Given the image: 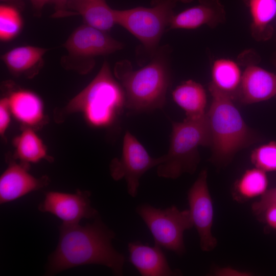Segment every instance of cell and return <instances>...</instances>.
<instances>
[{
  "label": "cell",
  "mask_w": 276,
  "mask_h": 276,
  "mask_svg": "<svg viewBox=\"0 0 276 276\" xmlns=\"http://www.w3.org/2000/svg\"><path fill=\"white\" fill-rule=\"evenodd\" d=\"M274 59H273V64L275 66V67H276V53L274 55Z\"/></svg>",
  "instance_id": "836d02e7"
},
{
  "label": "cell",
  "mask_w": 276,
  "mask_h": 276,
  "mask_svg": "<svg viewBox=\"0 0 276 276\" xmlns=\"http://www.w3.org/2000/svg\"><path fill=\"white\" fill-rule=\"evenodd\" d=\"M48 51L47 49L35 46H20L6 52L1 59L13 75L31 78L42 67L43 57Z\"/></svg>",
  "instance_id": "e0dca14e"
},
{
  "label": "cell",
  "mask_w": 276,
  "mask_h": 276,
  "mask_svg": "<svg viewBox=\"0 0 276 276\" xmlns=\"http://www.w3.org/2000/svg\"><path fill=\"white\" fill-rule=\"evenodd\" d=\"M268 178L264 171L255 167L246 170L237 181L238 194L244 199L262 196L267 190Z\"/></svg>",
  "instance_id": "603a6c76"
},
{
  "label": "cell",
  "mask_w": 276,
  "mask_h": 276,
  "mask_svg": "<svg viewBox=\"0 0 276 276\" xmlns=\"http://www.w3.org/2000/svg\"><path fill=\"white\" fill-rule=\"evenodd\" d=\"M67 10L73 15H80L84 24L108 32L116 25L114 9L106 0H69Z\"/></svg>",
  "instance_id": "2e32d148"
},
{
  "label": "cell",
  "mask_w": 276,
  "mask_h": 276,
  "mask_svg": "<svg viewBox=\"0 0 276 276\" xmlns=\"http://www.w3.org/2000/svg\"><path fill=\"white\" fill-rule=\"evenodd\" d=\"M55 6V13L52 17L54 18H62L71 16L67 10V4L69 0H51Z\"/></svg>",
  "instance_id": "83f0119b"
},
{
  "label": "cell",
  "mask_w": 276,
  "mask_h": 276,
  "mask_svg": "<svg viewBox=\"0 0 276 276\" xmlns=\"http://www.w3.org/2000/svg\"><path fill=\"white\" fill-rule=\"evenodd\" d=\"M16 154L22 163H36L47 156L42 141L30 128L25 129L14 142Z\"/></svg>",
  "instance_id": "7402d4cb"
},
{
  "label": "cell",
  "mask_w": 276,
  "mask_h": 276,
  "mask_svg": "<svg viewBox=\"0 0 276 276\" xmlns=\"http://www.w3.org/2000/svg\"><path fill=\"white\" fill-rule=\"evenodd\" d=\"M137 214L151 233L154 244L178 255L186 252L184 232L194 226L189 210L176 206L162 209L145 203L137 206Z\"/></svg>",
  "instance_id": "ba28073f"
},
{
  "label": "cell",
  "mask_w": 276,
  "mask_h": 276,
  "mask_svg": "<svg viewBox=\"0 0 276 276\" xmlns=\"http://www.w3.org/2000/svg\"><path fill=\"white\" fill-rule=\"evenodd\" d=\"M215 275H241L246 276L249 275L250 273L246 272L241 271L238 270L233 269L229 267L217 269L215 272Z\"/></svg>",
  "instance_id": "f546056e"
},
{
  "label": "cell",
  "mask_w": 276,
  "mask_h": 276,
  "mask_svg": "<svg viewBox=\"0 0 276 276\" xmlns=\"http://www.w3.org/2000/svg\"><path fill=\"white\" fill-rule=\"evenodd\" d=\"M11 113L19 122L29 126L38 124L43 119V104L34 93L18 90L7 98Z\"/></svg>",
  "instance_id": "ffe728a7"
},
{
  "label": "cell",
  "mask_w": 276,
  "mask_h": 276,
  "mask_svg": "<svg viewBox=\"0 0 276 276\" xmlns=\"http://www.w3.org/2000/svg\"><path fill=\"white\" fill-rule=\"evenodd\" d=\"M164 160V155L158 158L151 157L136 137L127 131L124 136L122 156L120 159L114 158L111 161L110 174L115 180L124 178L128 193L135 197L141 177L150 169L163 163Z\"/></svg>",
  "instance_id": "9c48e42d"
},
{
  "label": "cell",
  "mask_w": 276,
  "mask_h": 276,
  "mask_svg": "<svg viewBox=\"0 0 276 276\" xmlns=\"http://www.w3.org/2000/svg\"><path fill=\"white\" fill-rule=\"evenodd\" d=\"M225 19L224 7L219 0H198L197 5L173 16L168 31L194 29L203 25L213 28L223 23Z\"/></svg>",
  "instance_id": "5bb4252c"
},
{
  "label": "cell",
  "mask_w": 276,
  "mask_h": 276,
  "mask_svg": "<svg viewBox=\"0 0 276 276\" xmlns=\"http://www.w3.org/2000/svg\"><path fill=\"white\" fill-rule=\"evenodd\" d=\"M10 109L7 98H3L0 101V132L3 134L10 122Z\"/></svg>",
  "instance_id": "4316f807"
},
{
  "label": "cell",
  "mask_w": 276,
  "mask_h": 276,
  "mask_svg": "<svg viewBox=\"0 0 276 276\" xmlns=\"http://www.w3.org/2000/svg\"><path fill=\"white\" fill-rule=\"evenodd\" d=\"M172 130L168 153L157 166L158 176L176 179L182 174H193L200 161L199 146L211 145V134L206 115L199 119L186 118L172 122Z\"/></svg>",
  "instance_id": "277c9868"
},
{
  "label": "cell",
  "mask_w": 276,
  "mask_h": 276,
  "mask_svg": "<svg viewBox=\"0 0 276 276\" xmlns=\"http://www.w3.org/2000/svg\"><path fill=\"white\" fill-rule=\"evenodd\" d=\"M175 3H177V2H181L184 3H189L192 2L193 0H171Z\"/></svg>",
  "instance_id": "d6a6232c"
},
{
  "label": "cell",
  "mask_w": 276,
  "mask_h": 276,
  "mask_svg": "<svg viewBox=\"0 0 276 276\" xmlns=\"http://www.w3.org/2000/svg\"><path fill=\"white\" fill-rule=\"evenodd\" d=\"M172 97L185 111L187 118L199 119L206 115V91L200 83L192 80L185 81L173 91Z\"/></svg>",
  "instance_id": "d6986e66"
},
{
  "label": "cell",
  "mask_w": 276,
  "mask_h": 276,
  "mask_svg": "<svg viewBox=\"0 0 276 276\" xmlns=\"http://www.w3.org/2000/svg\"><path fill=\"white\" fill-rule=\"evenodd\" d=\"M19 9L2 4L0 6V40L8 41L15 38L21 32L23 20Z\"/></svg>",
  "instance_id": "cb8c5ba5"
},
{
  "label": "cell",
  "mask_w": 276,
  "mask_h": 276,
  "mask_svg": "<svg viewBox=\"0 0 276 276\" xmlns=\"http://www.w3.org/2000/svg\"><path fill=\"white\" fill-rule=\"evenodd\" d=\"M171 52L168 44L159 47L150 61L137 70L127 59L115 64L114 75L124 91L127 108L145 111L163 107L171 82Z\"/></svg>",
  "instance_id": "7a4b0ae2"
},
{
  "label": "cell",
  "mask_w": 276,
  "mask_h": 276,
  "mask_svg": "<svg viewBox=\"0 0 276 276\" xmlns=\"http://www.w3.org/2000/svg\"><path fill=\"white\" fill-rule=\"evenodd\" d=\"M276 204V187L267 190L259 200L255 202L251 206L253 212L256 215L264 213L270 205Z\"/></svg>",
  "instance_id": "484cf974"
},
{
  "label": "cell",
  "mask_w": 276,
  "mask_h": 276,
  "mask_svg": "<svg viewBox=\"0 0 276 276\" xmlns=\"http://www.w3.org/2000/svg\"><path fill=\"white\" fill-rule=\"evenodd\" d=\"M250 159L255 167L265 172H276V141L255 148Z\"/></svg>",
  "instance_id": "d4e9b609"
},
{
  "label": "cell",
  "mask_w": 276,
  "mask_h": 276,
  "mask_svg": "<svg viewBox=\"0 0 276 276\" xmlns=\"http://www.w3.org/2000/svg\"><path fill=\"white\" fill-rule=\"evenodd\" d=\"M5 4L11 5L17 8L18 9H22L24 7V0H1Z\"/></svg>",
  "instance_id": "1f68e13d"
},
{
  "label": "cell",
  "mask_w": 276,
  "mask_h": 276,
  "mask_svg": "<svg viewBox=\"0 0 276 276\" xmlns=\"http://www.w3.org/2000/svg\"><path fill=\"white\" fill-rule=\"evenodd\" d=\"M59 232L57 247L48 258L45 275L88 264L105 266L114 275H123L126 258L113 247L115 233L99 216L84 226L62 223Z\"/></svg>",
  "instance_id": "6da1fadb"
},
{
  "label": "cell",
  "mask_w": 276,
  "mask_h": 276,
  "mask_svg": "<svg viewBox=\"0 0 276 276\" xmlns=\"http://www.w3.org/2000/svg\"><path fill=\"white\" fill-rule=\"evenodd\" d=\"M251 16L250 32L257 41H264L273 35L276 0H243Z\"/></svg>",
  "instance_id": "ac0fdd59"
},
{
  "label": "cell",
  "mask_w": 276,
  "mask_h": 276,
  "mask_svg": "<svg viewBox=\"0 0 276 276\" xmlns=\"http://www.w3.org/2000/svg\"><path fill=\"white\" fill-rule=\"evenodd\" d=\"M125 104L123 88L105 61L94 79L70 102V112H82L87 122L100 127L109 124Z\"/></svg>",
  "instance_id": "5b68a950"
},
{
  "label": "cell",
  "mask_w": 276,
  "mask_h": 276,
  "mask_svg": "<svg viewBox=\"0 0 276 276\" xmlns=\"http://www.w3.org/2000/svg\"><path fill=\"white\" fill-rule=\"evenodd\" d=\"M274 97H276V74L254 63L247 64L236 99L244 104H252Z\"/></svg>",
  "instance_id": "4fadbf2b"
},
{
  "label": "cell",
  "mask_w": 276,
  "mask_h": 276,
  "mask_svg": "<svg viewBox=\"0 0 276 276\" xmlns=\"http://www.w3.org/2000/svg\"><path fill=\"white\" fill-rule=\"evenodd\" d=\"M211 75V84L233 100L236 99L242 76L237 62L229 59H216L212 66Z\"/></svg>",
  "instance_id": "44dd1931"
},
{
  "label": "cell",
  "mask_w": 276,
  "mask_h": 276,
  "mask_svg": "<svg viewBox=\"0 0 276 276\" xmlns=\"http://www.w3.org/2000/svg\"><path fill=\"white\" fill-rule=\"evenodd\" d=\"M162 247L153 246L141 242L128 244L129 261L142 276H171L179 274L170 267Z\"/></svg>",
  "instance_id": "9a60e30c"
},
{
  "label": "cell",
  "mask_w": 276,
  "mask_h": 276,
  "mask_svg": "<svg viewBox=\"0 0 276 276\" xmlns=\"http://www.w3.org/2000/svg\"><path fill=\"white\" fill-rule=\"evenodd\" d=\"M36 12L40 14L45 5L51 0H30Z\"/></svg>",
  "instance_id": "4dcf8cb0"
},
{
  "label": "cell",
  "mask_w": 276,
  "mask_h": 276,
  "mask_svg": "<svg viewBox=\"0 0 276 276\" xmlns=\"http://www.w3.org/2000/svg\"><path fill=\"white\" fill-rule=\"evenodd\" d=\"M63 46L67 54L61 58V65L81 74H86L93 69L97 57L110 54L124 47L108 32L85 24L72 33Z\"/></svg>",
  "instance_id": "52a82bcc"
},
{
  "label": "cell",
  "mask_w": 276,
  "mask_h": 276,
  "mask_svg": "<svg viewBox=\"0 0 276 276\" xmlns=\"http://www.w3.org/2000/svg\"><path fill=\"white\" fill-rule=\"evenodd\" d=\"M264 213L266 222L270 227L276 229V204L269 206Z\"/></svg>",
  "instance_id": "f1b7e54d"
},
{
  "label": "cell",
  "mask_w": 276,
  "mask_h": 276,
  "mask_svg": "<svg viewBox=\"0 0 276 276\" xmlns=\"http://www.w3.org/2000/svg\"><path fill=\"white\" fill-rule=\"evenodd\" d=\"M90 196L89 191L79 190L74 194L49 191L45 193L38 209L41 212L56 216L62 224H78L83 218L95 219L99 216L97 210L91 206Z\"/></svg>",
  "instance_id": "8fae6325"
},
{
  "label": "cell",
  "mask_w": 276,
  "mask_h": 276,
  "mask_svg": "<svg viewBox=\"0 0 276 276\" xmlns=\"http://www.w3.org/2000/svg\"><path fill=\"white\" fill-rule=\"evenodd\" d=\"M212 102L206 112L210 134L212 160L227 164L239 150L256 142L257 134L248 127L233 99L210 83Z\"/></svg>",
  "instance_id": "3957f363"
},
{
  "label": "cell",
  "mask_w": 276,
  "mask_h": 276,
  "mask_svg": "<svg viewBox=\"0 0 276 276\" xmlns=\"http://www.w3.org/2000/svg\"><path fill=\"white\" fill-rule=\"evenodd\" d=\"M49 183L47 177L37 178L29 172L28 164L9 163L0 178V203L15 200Z\"/></svg>",
  "instance_id": "7c38bea8"
},
{
  "label": "cell",
  "mask_w": 276,
  "mask_h": 276,
  "mask_svg": "<svg viewBox=\"0 0 276 276\" xmlns=\"http://www.w3.org/2000/svg\"><path fill=\"white\" fill-rule=\"evenodd\" d=\"M176 3L171 0H152V7L114 9L116 24L134 36L141 43L137 51L142 62L149 60L159 47L160 40L168 31L175 15Z\"/></svg>",
  "instance_id": "8992f818"
},
{
  "label": "cell",
  "mask_w": 276,
  "mask_h": 276,
  "mask_svg": "<svg viewBox=\"0 0 276 276\" xmlns=\"http://www.w3.org/2000/svg\"><path fill=\"white\" fill-rule=\"evenodd\" d=\"M207 176V171L202 170L188 192L189 210L199 235L200 247L204 251L213 250L217 244L212 232L214 210Z\"/></svg>",
  "instance_id": "30bf717a"
}]
</instances>
